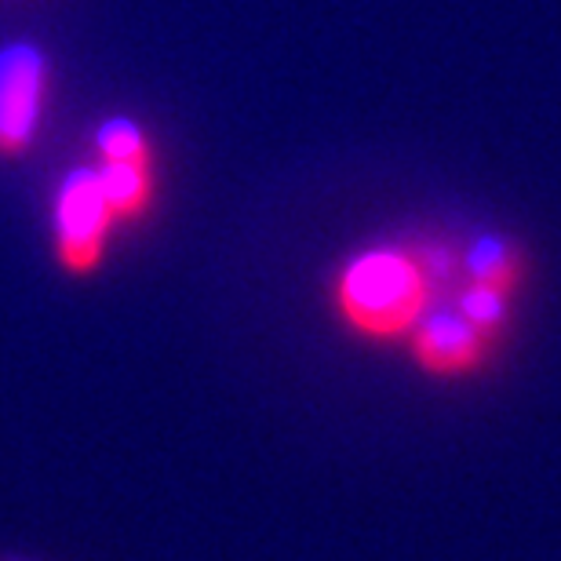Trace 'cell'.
Masks as SVG:
<instances>
[{"mask_svg":"<svg viewBox=\"0 0 561 561\" xmlns=\"http://www.w3.org/2000/svg\"><path fill=\"white\" fill-rule=\"evenodd\" d=\"M437 274H448L445 252L426 244H368L340 266L332 307L343 324L365 340L412 335L431 310Z\"/></svg>","mask_w":561,"mask_h":561,"instance_id":"obj_1","label":"cell"},{"mask_svg":"<svg viewBox=\"0 0 561 561\" xmlns=\"http://www.w3.org/2000/svg\"><path fill=\"white\" fill-rule=\"evenodd\" d=\"M117 219L95 164L66 168L51 194V249L70 277H92L106 260Z\"/></svg>","mask_w":561,"mask_h":561,"instance_id":"obj_2","label":"cell"},{"mask_svg":"<svg viewBox=\"0 0 561 561\" xmlns=\"http://www.w3.org/2000/svg\"><path fill=\"white\" fill-rule=\"evenodd\" d=\"M51 81V59L37 41L15 37L0 44V157L4 161H19L37 146Z\"/></svg>","mask_w":561,"mask_h":561,"instance_id":"obj_3","label":"cell"},{"mask_svg":"<svg viewBox=\"0 0 561 561\" xmlns=\"http://www.w3.org/2000/svg\"><path fill=\"white\" fill-rule=\"evenodd\" d=\"M485 335L463 310L456 307H431L412 329V354L423 368H431L437 376L467 373L470 365L481 357Z\"/></svg>","mask_w":561,"mask_h":561,"instance_id":"obj_4","label":"cell"},{"mask_svg":"<svg viewBox=\"0 0 561 561\" xmlns=\"http://www.w3.org/2000/svg\"><path fill=\"white\" fill-rule=\"evenodd\" d=\"M99 179H103L106 201L114 208L117 227H131L150 216L157 197V161L153 153L142 157H121V161H99L92 157Z\"/></svg>","mask_w":561,"mask_h":561,"instance_id":"obj_5","label":"cell"},{"mask_svg":"<svg viewBox=\"0 0 561 561\" xmlns=\"http://www.w3.org/2000/svg\"><path fill=\"white\" fill-rule=\"evenodd\" d=\"M92 153L99 161H121V157H142L153 153L150 131H146L136 117H106L92 136Z\"/></svg>","mask_w":561,"mask_h":561,"instance_id":"obj_6","label":"cell"},{"mask_svg":"<svg viewBox=\"0 0 561 561\" xmlns=\"http://www.w3.org/2000/svg\"><path fill=\"white\" fill-rule=\"evenodd\" d=\"M0 561H22V558H0Z\"/></svg>","mask_w":561,"mask_h":561,"instance_id":"obj_7","label":"cell"}]
</instances>
